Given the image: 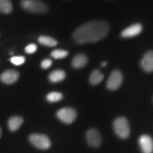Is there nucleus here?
I'll use <instances>...</instances> for the list:
<instances>
[{
	"label": "nucleus",
	"instance_id": "nucleus-17",
	"mask_svg": "<svg viewBox=\"0 0 153 153\" xmlns=\"http://www.w3.org/2000/svg\"><path fill=\"white\" fill-rule=\"evenodd\" d=\"M38 41H39V43H41L42 45H46V46L48 47L55 46L57 44V41L56 40H55L54 38L45 36H40L39 38H38Z\"/></svg>",
	"mask_w": 153,
	"mask_h": 153
},
{
	"label": "nucleus",
	"instance_id": "nucleus-20",
	"mask_svg": "<svg viewBox=\"0 0 153 153\" xmlns=\"http://www.w3.org/2000/svg\"><path fill=\"white\" fill-rule=\"evenodd\" d=\"M11 62L15 65H21L25 62V57L24 56H15L11 58Z\"/></svg>",
	"mask_w": 153,
	"mask_h": 153
},
{
	"label": "nucleus",
	"instance_id": "nucleus-19",
	"mask_svg": "<svg viewBox=\"0 0 153 153\" xmlns=\"http://www.w3.org/2000/svg\"><path fill=\"white\" fill-rule=\"evenodd\" d=\"M68 52L62 49H56L52 51L51 56L55 59H62L68 56Z\"/></svg>",
	"mask_w": 153,
	"mask_h": 153
},
{
	"label": "nucleus",
	"instance_id": "nucleus-11",
	"mask_svg": "<svg viewBox=\"0 0 153 153\" xmlns=\"http://www.w3.org/2000/svg\"><path fill=\"white\" fill-rule=\"evenodd\" d=\"M141 67L145 72H153V51H148L145 53L141 60Z\"/></svg>",
	"mask_w": 153,
	"mask_h": 153
},
{
	"label": "nucleus",
	"instance_id": "nucleus-24",
	"mask_svg": "<svg viewBox=\"0 0 153 153\" xmlns=\"http://www.w3.org/2000/svg\"><path fill=\"white\" fill-rule=\"evenodd\" d=\"M1 128H0V137H1Z\"/></svg>",
	"mask_w": 153,
	"mask_h": 153
},
{
	"label": "nucleus",
	"instance_id": "nucleus-4",
	"mask_svg": "<svg viewBox=\"0 0 153 153\" xmlns=\"http://www.w3.org/2000/svg\"><path fill=\"white\" fill-rule=\"evenodd\" d=\"M29 140L33 146L41 150H47L51 146V140L43 134H31L29 136Z\"/></svg>",
	"mask_w": 153,
	"mask_h": 153
},
{
	"label": "nucleus",
	"instance_id": "nucleus-6",
	"mask_svg": "<svg viewBox=\"0 0 153 153\" xmlns=\"http://www.w3.org/2000/svg\"><path fill=\"white\" fill-rule=\"evenodd\" d=\"M123 82V74L119 70H114L111 73L106 82V87L110 90H116Z\"/></svg>",
	"mask_w": 153,
	"mask_h": 153
},
{
	"label": "nucleus",
	"instance_id": "nucleus-12",
	"mask_svg": "<svg viewBox=\"0 0 153 153\" xmlns=\"http://www.w3.org/2000/svg\"><path fill=\"white\" fill-rule=\"evenodd\" d=\"M87 63V57L85 54H77L72 59V65L74 68H81L85 67Z\"/></svg>",
	"mask_w": 153,
	"mask_h": 153
},
{
	"label": "nucleus",
	"instance_id": "nucleus-3",
	"mask_svg": "<svg viewBox=\"0 0 153 153\" xmlns=\"http://www.w3.org/2000/svg\"><path fill=\"white\" fill-rule=\"evenodd\" d=\"M114 128L116 135L120 138H127L131 133L129 123L125 117L116 118L114 122Z\"/></svg>",
	"mask_w": 153,
	"mask_h": 153
},
{
	"label": "nucleus",
	"instance_id": "nucleus-8",
	"mask_svg": "<svg viewBox=\"0 0 153 153\" xmlns=\"http://www.w3.org/2000/svg\"><path fill=\"white\" fill-rule=\"evenodd\" d=\"M138 143L143 153L153 152V140L150 135H142L139 137Z\"/></svg>",
	"mask_w": 153,
	"mask_h": 153
},
{
	"label": "nucleus",
	"instance_id": "nucleus-1",
	"mask_svg": "<svg viewBox=\"0 0 153 153\" xmlns=\"http://www.w3.org/2000/svg\"><path fill=\"white\" fill-rule=\"evenodd\" d=\"M109 29V25L104 21H92L76 28L73 33V38L79 44L94 43L106 37Z\"/></svg>",
	"mask_w": 153,
	"mask_h": 153
},
{
	"label": "nucleus",
	"instance_id": "nucleus-18",
	"mask_svg": "<svg viewBox=\"0 0 153 153\" xmlns=\"http://www.w3.org/2000/svg\"><path fill=\"white\" fill-rule=\"evenodd\" d=\"M46 99L49 102H57V101H60L62 99V94L60 92L53 91V92L49 93L47 95Z\"/></svg>",
	"mask_w": 153,
	"mask_h": 153
},
{
	"label": "nucleus",
	"instance_id": "nucleus-21",
	"mask_svg": "<svg viewBox=\"0 0 153 153\" xmlns=\"http://www.w3.org/2000/svg\"><path fill=\"white\" fill-rule=\"evenodd\" d=\"M36 50H37V45L34 43H31L26 47L25 51L28 54H32V53H34L36 52Z\"/></svg>",
	"mask_w": 153,
	"mask_h": 153
},
{
	"label": "nucleus",
	"instance_id": "nucleus-14",
	"mask_svg": "<svg viewBox=\"0 0 153 153\" xmlns=\"http://www.w3.org/2000/svg\"><path fill=\"white\" fill-rule=\"evenodd\" d=\"M66 74L65 71L62 70H54L49 74V79L51 82L56 83L62 81L65 78Z\"/></svg>",
	"mask_w": 153,
	"mask_h": 153
},
{
	"label": "nucleus",
	"instance_id": "nucleus-22",
	"mask_svg": "<svg viewBox=\"0 0 153 153\" xmlns=\"http://www.w3.org/2000/svg\"><path fill=\"white\" fill-rule=\"evenodd\" d=\"M53 64V61L50 59H45V60H43V62H41V67L43 69H48L51 66V65Z\"/></svg>",
	"mask_w": 153,
	"mask_h": 153
},
{
	"label": "nucleus",
	"instance_id": "nucleus-2",
	"mask_svg": "<svg viewBox=\"0 0 153 153\" xmlns=\"http://www.w3.org/2000/svg\"><path fill=\"white\" fill-rule=\"evenodd\" d=\"M21 4L25 10L32 13L43 14L48 10V6L39 0H22Z\"/></svg>",
	"mask_w": 153,
	"mask_h": 153
},
{
	"label": "nucleus",
	"instance_id": "nucleus-9",
	"mask_svg": "<svg viewBox=\"0 0 153 153\" xmlns=\"http://www.w3.org/2000/svg\"><path fill=\"white\" fill-rule=\"evenodd\" d=\"M19 77V72L16 70H9L4 71L1 74L0 79L1 82L7 85H11L18 80Z\"/></svg>",
	"mask_w": 153,
	"mask_h": 153
},
{
	"label": "nucleus",
	"instance_id": "nucleus-23",
	"mask_svg": "<svg viewBox=\"0 0 153 153\" xmlns=\"http://www.w3.org/2000/svg\"><path fill=\"white\" fill-rule=\"evenodd\" d=\"M107 65V62H103L102 63H101V67H105Z\"/></svg>",
	"mask_w": 153,
	"mask_h": 153
},
{
	"label": "nucleus",
	"instance_id": "nucleus-16",
	"mask_svg": "<svg viewBox=\"0 0 153 153\" xmlns=\"http://www.w3.org/2000/svg\"><path fill=\"white\" fill-rule=\"evenodd\" d=\"M12 10V4L10 0H0V12L4 14H9Z\"/></svg>",
	"mask_w": 153,
	"mask_h": 153
},
{
	"label": "nucleus",
	"instance_id": "nucleus-13",
	"mask_svg": "<svg viewBox=\"0 0 153 153\" xmlns=\"http://www.w3.org/2000/svg\"><path fill=\"white\" fill-rule=\"evenodd\" d=\"M24 119L21 116H13L9 119L8 126L11 131H16L22 125Z\"/></svg>",
	"mask_w": 153,
	"mask_h": 153
},
{
	"label": "nucleus",
	"instance_id": "nucleus-7",
	"mask_svg": "<svg viewBox=\"0 0 153 153\" xmlns=\"http://www.w3.org/2000/svg\"><path fill=\"white\" fill-rule=\"evenodd\" d=\"M86 138L88 144L93 148H99L102 143L101 133L96 128L89 129L86 134Z\"/></svg>",
	"mask_w": 153,
	"mask_h": 153
},
{
	"label": "nucleus",
	"instance_id": "nucleus-10",
	"mask_svg": "<svg viewBox=\"0 0 153 153\" xmlns=\"http://www.w3.org/2000/svg\"><path fill=\"white\" fill-rule=\"evenodd\" d=\"M142 25L140 24H135L126 28L121 32V36L123 38H132L136 36L142 31Z\"/></svg>",
	"mask_w": 153,
	"mask_h": 153
},
{
	"label": "nucleus",
	"instance_id": "nucleus-15",
	"mask_svg": "<svg viewBox=\"0 0 153 153\" xmlns=\"http://www.w3.org/2000/svg\"><path fill=\"white\" fill-rule=\"evenodd\" d=\"M104 74L98 70H95L91 72L89 76V82L91 85H97L102 81L104 79Z\"/></svg>",
	"mask_w": 153,
	"mask_h": 153
},
{
	"label": "nucleus",
	"instance_id": "nucleus-5",
	"mask_svg": "<svg viewBox=\"0 0 153 153\" xmlns=\"http://www.w3.org/2000/svg\"><path fill=\"white\" fill-rule=\"evenodd\" d=\"M57 116L63 123L70 124L76 119V111L70 107H65L57 111Z\"/></svg>",
	"mask_w": 153,
	"mask_h": 153
}]
</instances>
